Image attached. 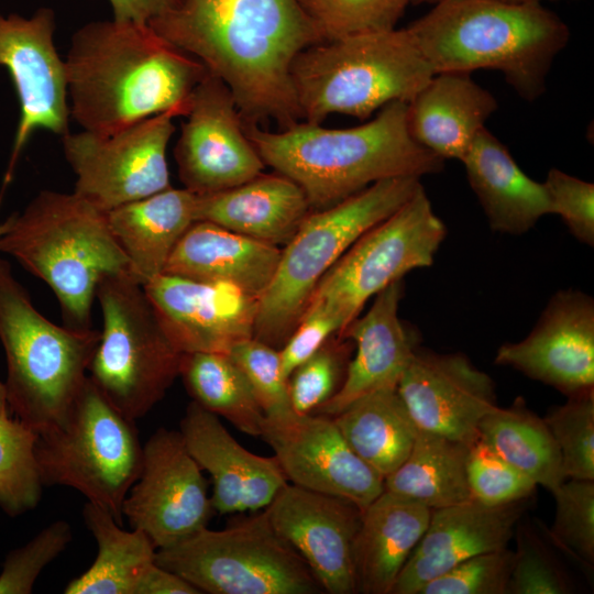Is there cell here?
<instances>
[{
    "instance_id": "obj_12",
    "label": "cell",
    "mask_w": 594,
    "mask_h": 594,
    "mask_svg": "<svg viewBox=\"0 0 594 594\" xmlns=\"http://www.w3.org/2000/svg\"><path fill=\"white\" fill-rule=\"evenodd\" d=\"M446 234L421 185L351 245L317 284L308 305L331 310L344 329L371 297L410 271L430 266Z\"/></svg>"
},
{
    "instance_id": "obj_32",
    "label": "cell",
    "mask_w": 594,
    "mask_h": 594,
    "mask_svg": "<svg viewBox=\"0 0 594 594\" xmlns=\"http://www.w3.org/2000/svg\"><path fill=\"white\" fill-rule=\"evenodd\" d=\"M332 418L355 454L383 479L406 460L419 431L397 388L371 392Z\"/></svg>"
},
{
    "instance_id": "obj_11",
    "label": "cell",
    "mask_w": 594,
    "mask_h": 594,
    "mask_svg": "<svg viewBox=\"0 0 594 594\" xmlns=\"http://www.w3.org/2000/svg\"><path fill=\"white\" fill-rule=\"evenodd\" d=\"M155 561L200 593L323 592L302 558L274 530L265 512L221 530L204 527L156 549Z\"/></svg>"
},
{
    "instance_id": "obj_16",
    "label": "cell",
    "mask_w": 594,
    "mask_h": 594,
    "mask_svg": "<svg viewBox=\"0 0 594 594\" xmlns=\"http://www.w3.org/2000/svg\"><path fill=\"white\" fill-rule=\"evenodd\" d=\"M55 13L38 9L31 18L0 11V67L8 70L20 103V120L4 183H9L26 143L38 129L69 132L65 61L54 45Z\"/></svg>"
},
{
    "instance_id": "obj_17",
    "label": "cell",
    "mask_w": 594,
    "mask_h": 594,
    "mask_svg": "<svg viewBox=\"0 0 594 594\" xmlns=\"http://www.w3.org/2000/svg\"><path fill=\"white\" fill-rule=\"evenodd\" d=\"M260 437L294 485L346 499L362 512L384 491V479L355 454L332 417H265Z\"/></svg>"
},
{
    "instance_id": "obj_5",
    "label": "cell",
    "mask_w": 594,
    "mask_h": 594,
    "mask_svg": "<svg viewBox=\"0 0 594 594\" xmlns=\"http://www.w3.org/2000/svg\"><path fill=\"white\" fill-rule=\"evenodd\" d=\"M0 252L44 280L58 299L64 324L78 330L92 328L101 278L129 272L106 212L75 193L42 190L0 224Z\"/></svg>"
},
{
    "instance_id": "obj_50",
    "label": "cell",
    "mask_w": 594,
    "mask_h": 594,
    "mask_svg": "<svg viewBox=\"0 0 594 594\" xmlns=\"http://www.w3.org/2000/svg\"><path fill=\"white\" fill-rule=\"evenodd\" d=\"M8 403L4 383L0 382V413H8Z\"/></svg>"
},
{
    "instance_id": "obj_10",
    "label": "cell",
    "mask_w": 594,
    "mask_h": 594,
    "mask_svg": "<svg viewBox=\"0 0 594 594\" xmlns=\"http://www.w3.org/2000/svg\"><path fill=\"white\" fill-rule=\"evenodd\" d=\"M35 454L44 486L72 487L122 525L143 446L135 420L114 408L89 376L66 417L38 433Z\"/></svg>"
},
{
    "instance_id": "obj_42",
    "label": "cell",
    "mask_w": 594,
    "mask_h": 594,
    "mask_svg": "<svg viewBox=\"0 0 594 594\" xmlns=\"http://www.w3.org/2000/svg\"><path fill=\"white\" fill-rule=\"evenodd\" d=\"M466 477L472 498L488 506L527 499L537 486L480 438L469 444Z\"/></svg>"
},
{
    "instance_id": "obj_13",
    "label": "cell",
    "mask_w": 594,
    "mask_h": 594,
    "mask_svg": "<svg viewBox=\"0 0 594 594\" xmlns=\"http://www.w3.org/2000/svg\"><path fill=\"white\" fill-rule=\"evenodd\" d=\"M176 117L167 111L111 134L84 130L62 136L77 177L74 193L108 212L170 188L166 152Z\"/></svg>"
},
{
    "instance_id": "obj_45",
    "label": "cell",
    "mask_w": 594,
    "mask_h": 594,
    "mask_svg": "<svg viewBox=\"0 0 594 594\" xmlns=\"http://www.w3.org/2000/svg\"><path fill=\"white\" fill-rule=\"evenodd\" d=\"M514 560L508 548L473 556L425 584L418 594H507Z\"/></svg>"
},
{
    "instance_id": "obj_27",
    "label": "cell",
    "mask_w": 594,
    "mask_h": 594,
    "mask_svg": "<svg viewBox=\"0 0 594 594\" xmlns=\"http://www.w3.org/2000/svg\"><path fill=\"white\" fill-rule=\"evenodd\" d=\"M497 100L469 73L433 77L408 102V129L414 140L441 157L462 161Z\"/></svg>"
},
{
    "instance_id": "obj_9",
    "label": "cell",
    "mask_w": 594,
    "mask_h": 594,
    "mask_svg": "<svg viewBox=\"0 0 594 594\" xmlns=\"http://www.w3.org/2000/svg\"><path fill=\"white\" fill-rule=\"evenodd\" d=\"M100 340L88 376L125 417H144L179 376L183 353L164 332L145 290L129 272L108 274L97 287Z\"/></svg>"
},
{
    "instance_id": "obj_33",
    "label": "cell",
    "mask_w": 594,
    "mask_h": 594,
    "mask_svg": "<svg viewBox=\"0 0 594 594\" xmlns=\"http://www.w3.org/2000/svg\"><path fill=\"white\" fill-rule=\"evenodd\" d=\"M469 444L419 430L406 460L384 479V490L430 509L472 498L466 477Z\"/></svg>"
},
{
    "instance_id": "obj_18",
    "label": "cell",
    "mask_w": 594,
    "mask_h": 594,
    "mask_svg": "<svg viewBox=\"0 0 594 594\" xmlns=\"http://www.w3.org/2000/svg\"><path fill=\"white\" fill-rule=\"evenodd\" d=\"M264 512L323 592L356 593L353 551L363 512L355 504L287 483Z\"/></svg>"
},
{
    "instance_id": "obj_52",
    "label": "cell",
    "mask_w": 594,
    "mask_h": 594,
    "mask_svg": "<svg viewBox=\"0 0 594 594\" xmlns=\"http://www.w3.org/2000/svg\"><path fill=\"white\" fill-rule=\"evenodd\" d=\"M440 0H409V3L421 4V3H437Z\"/></svg>"
},
{
    "instance_id": "obj_22",
    "label": "cell",
    "mask_w": 594,
    "mask_h": 594,
    "mask_svg": "<svg viewBox=\"0 0 594 594\" xmlns=\"http://www.w3.org/2000/svg\"><path fill=\"white\" fill-rule=\"evenodd\" d=\"M525 502L488 506L470 499L432 509L428 527L398 574L392 594H418L425 584L458 563L507 548Z\"/></svg>"
},
{
    "instance_id": "obj_15",
    "label": "cell",
    "mask_w": 594,
    "mask_h": 594,
    "mask_svg": "<svg viewBox=\"0 0 594 594\" xmlns=\"http://www.w3.org/2000/svg\"><path fill=\"white\" fill-rule=\"evenodd\" d=\"M174 156L184 188L204 195L241 185L265 164L227 85L207 72L193 90Z\"/></svg>"
},
{
    "instance_id": "obj_30",
    "label": "cell",
    "mask_w": 594,
    "mask_h": 594,
    "mask_svg": "<svg viewBox=\"0 0 594 594\" xmlns=\"http://www.w3.org/2000/svg\"><path fill=\"white\" fill-rule=\"evenodd\" d=\"M195 208L196 194L170 187L106 212L129 274L139 284L164 273L176 244L196 221Z\"/></svg>"
},
{
    "instance_id": "obj_35",
    "label": "cell",
    "mask_w": 594,
    "mask_h": 594,
    "mask_svg": "<svg viewBox=\"0 0 594 594\" xmlns=\"http://www.w3.org/2000/svg\"><path fill=\"white\" fill-rule=\"evenodd\" d=\"M193 402L227 419L241 432L260 437L265 415L240 367L227 353H183L179 366Z\"/></svg>"
},
{
    "instance_id": "obj_36",
    "label": "cell",
    "mask_w": 594,
    "mask_h": 594,
    "mask_svg": "<svg viewBox=\"0 0 594 594\" xmlns=\"http://www.w3.org/2000/svg\"><path fill=\"white\" fill-rule=\"evenodd\" d=\"M38 433L8 413H0V508L10 517L33 510L43 481L35 454Z\"/></svg>"
},
{
    "instance_id": "obj_47",
    "label": "cell",
    "mask_w": 594,
    "mask_h": 594,
    "mask_svg": "<svg viewBox=\"0 0 594 594\" xmlns=\"http://www.w3.org/2000/svg\"><path fill=\"white\" fill-rule=\"evenodd\" d=\"M342 329L341 320L331 310L320 305H308L293 333L278 349L285 377L288 380L297 366Z\"/></svg>"
},
{
    "instance_id": "obj_43",
    "label": "cell",
    "mask_w": 594,
    "mask_h": 594,
    "mask_svg": "<svg viewBox=\"0 0 594 594\" xmlns=\"http://www.w3.org/2000/svg\"><path fill=\"white\" fill-rule=\"evenodd\" d=\"M228 354L245 375L265 417L293 411L278 349L251 338L233 346Z\"/></svg>"
},
{
    "instance_id": "obj_26",
    "label": "cell",
    "mask_w": 594,
    "mask_h": 594,
    "mask_svg": "<svg viewBox=\"0 0 594 594\" xmlns=\"http://www.w3.org/2000/svg\"><path fill=\"white\" fill-rule=\"evenodd\" d=\"M311 212L302 189L279 174H260L235 187L196 195L195 220L278 246Z\"/></svg>"
},
{
    "instance_id": "obj_23",
    "label": "cell",
    "mask_w": 594,
    "mask_h": 594,
    "mask_svg": "<svg viewBox=\"0 0 594 594\" xmlns=\"http://www.w3.org/2000/svg\"><path fill=\"white\" fill-rule=\"evenodd\" d=\"M187 450L212 480L210 496L220 514L264 509L288 481L276 458L243 448L219 417L191 402L180 420Z\"/></svg>"
},
{
    "instance_id": "obj_44",
    "label": "cell",
    "mask_w": 594,
    "mask_h": 594,
    "mask_svg": "<svg viewBox=\"0 0 594 594\" xmlns=\"http://www.w3.org/2000/svg\"><path fill=\"white\" fill-rule=\"evenodd\" d=\"M72 539L70 525L58 519L24 546L11 550L2 564L0 594L32 593L40 573L67 548Z\"/></svg>"
},
{
    "instance_id": "obj_29",
    "label": "cell",
    "mask_w": 594,
    "mask_h": 594,
    "mask_svg": "<svg viewBox=\"0 0 594 594\" xmlns=\"http://www.w3.org/2000/svg\"><path fill=\"white\" fill-rule=\"evenodd\" d=\"M461 162L494 231L520 235L542 216L551 213L543 183L527 176L507 147L486 128Z\"/></svg>"
},
{
    "instance_id": "obj_8",
    "label": "cell",
    "mask_w": 594,
    "mask_h": 594,
    "mask_svg": "<svg viewBox=\"0 0 594 594\" xmlns=\"http://www.w3.org/2000/svg\"><path fill=\"white\" fill-rule=\"evenodd\" d=\"M420 186L419 177L387 178L331 207L311 211L280 250L275 275L258 299L253 338L280 349L323 275L361 235L394 213Z\"/></svg>"
},
{
    "instance_id": "obj_46",
    "label": "cell",
    "mask_w": 594,
    "mask_h": 594,
    "mask_svg": "<svg viewBox=\"0 0 594 594\" xmlns=\"http://www.w3.org/2000/svg\"><path fill=\"white\" fill-rule=\"evenodd\" d=\"M551 213L559 215L580 242L594 244V185L558 168H551L543 182Z\"/></svg>"
},
{
    "instance_id": "obj_1",
    "label": "cell",
    "mask_w": 594,
    "mask_h": 594,
    "mask_svg": "<svg viewBox=\"0 0 594 594\" xmlns=\"http://www.w3.org/2000/svg\"><path fill=\"white\" fill-rule=\"evenodd\" d=\"M148 25L227 85L244 123L302 121L292 66L321 40L297 0H182Z\"/></svg>"
},
{
    "instance_id": "obj_31",
    "label": "cell",
    "mask_w": 594,
    "mask_h": 594,
    "mask_svg": "<svg viewBox=\"0 0 594 594\" xmlns=\"http://www.w3.org/2000/svg\"><path fill=\"white\" fill-rule=\"evenodd\" d=\"M82 518L95 537L98 553L82 574L64 588L66 594H138L139 587L156 564V547L141 529L131 531L103 507L87 502Z\"/></svg>"
},
{
    "instance_id": "obj_19",
    "label": "cell",
    "mask_w": 594,
    "mask_h": 594,
    "mask_svg": "<svg viewBox=\"0 0 594 594\" xmlns=\"http://www.w3.org/2000/svg\"><path fill=\"white\" fill-rule=\"evenodd\" d=\"M156 317L182 353H229L254 336L258 298L228 283L161 274L143 285Z\"/></svg>"
},
{
    "instance_id": "obj_41",
    "label": "cell",
    "mask_w": 594,
    "mask_h": 594,
    "mask_svg": "<svg viewBox=\"0 0 594 594\" xmlns=\"http://www.w3.org/2000/svg\"><path fill=\"white\" fill-rule=\"evenodd\" d=\"M515 560L507 594H569L572 582L543 539L528 521L517 524Z\"/></svg>"
},
{
    "instance_id": "obj_38",
    "label": "cell",
    "mask_w": 594,
    "mask_h": 594,
    "mask_svg": "<svg viewBox=\"0 0 594 594\" xmlns=\"http://www.w3.org/2000/svg\"><path fill=\"white\" fill-rule=\"evenodd\" d=\"M556 502L551 527H541L552 544L569 554L583 569L594 564V481L563 482L552 492Z\"/></svg>"
},
{
    "instance_id": "obj_6",
    "label": "cell",
    "mask_w": 594,
    "mask_h": 594,
    "mask_svg": "<svg viewBox=\"0 0 594 594\" xmlns=\"http://www.w3.org/2000/svg\"><path fill=\"white\" fill-rule=\"evenodd\" d=\"M435 70L408 28L360 34L305 48L292 66L301 120L330 114L360 120L394 102H409Z\"/></svg>"
},
{
    "instance_id": "obj_24",
    "label": "cell",
    "mask_w": 594,
    "mask_h": 594,
    "mask_svg": "<svg viewBox=\"0 0 594 594\" xmlns=\"http://www.w3.org/2000/svg\"><path fill=\"white\" fill-rule=\"evenodd\" d=\"M404 282H393L375 295L363 316L354 318L339 336L355 348L337 394L314 414L333 417L358 398L382 388H397L419 348V338L398 316Z\"/></svg>"
},
{
    "instance_id": "obj_7",
    "label": "cell",
    "mask_w": 594,
    "mask_h": 594,
    "mask_svg": "<svg viewBox=\"0 0 594 594\" xmlns=\"http://www.w3.org/2000/svg\"><path fill=\"white\" fill-rule=\"evenodd\" d=\"M100 331L57 326L33 305L0 256V342L7 358L9 411L35 432L58 425L87 378Z\"/></svg>"
},
{
    "instance_id": "obj_51",
    "label": "cell",
    "mask_w": 594,
    "mask_h": 594,
    "mask_svg": "<svg viewBox=\"0 0 594 594\" xmlns=\"http://www.w3.org/2000/svg\"><path fill=\"white\" fill-rule=\"evenodd\" d=\"M501 1L521 4V3H541L544 0H501Z\"/></svg>"
},
{
    "instance_id": "obj_49",
    "label": "cell",
    "mask_w": 594,
    "mask_h": 594,
    "mask_svg": "<svg viewBox=\"0 0 594 594\" xmlns=\"http://www.w3.org/2000/svg\"><path fill=\"white\" fill-rule=\"evenodd\" d=\"M200 592L182 576L157 563L142 581L138 594H199Z\"/></svg>"
},
{
    "instance_id": "obj_25",
    "label": "cell",
    "mask_w": 594,
    "mask_h": 594,
    "mask_svg": "<svg viewBox=\"0 0 594 594\" xmlns=\"http://www.w3.org/2000/svg\"><path fill=\"white\" fill-rule=\"evenodd\" d=\"M278 246L208 221H195L173 250L163 274L228 283L260 299L280 257Z\"/></svg>"
},
{
    "instance_id": "obj_4",
    "label": "cell",
    "mask_w": 594,
    "mask_h": 594,
    "mask_svg": "<svg viewBox=\"0 0 594 594\" xmlns=\"http://www.w3.org/2000/svg\"><path fill=\"white\" fill-rule=\"evenodd\" d=\"M408 29L436 74L498 70L527 101L546 91L570 38L565 22L541 3L501 0H440Z\"/></svg>"
},
{
    "instance_id": "obj_37",
    "label": "cell",
    "mask_w": 594,
    "mask_h": 594,
    "mask_svg": "<svg viewBox=\"0 0 594 594\" xmlns=\"http://www.w3.org/2000/svg\"><path fill=\"white\" fill-rule=\"evenodd\" d=\"M321 42L396 28L409 0H297Z\"/></svg>"
},
{
    "instance_id": "obj_40",
    "label": "cell",
    "mask_w": 594,
    "mask_h": 594,
    "mask_svg": "<svg viewBox=\"0 0 594 594\" xmlns=\"http://www.w3.org/2000/svg\"><path fill=\"white\" fill-rule=\"evenodd\" d=\"M353 343L331 337L288 377L290 406L298 415L314 414L340 389L351 360Z\"/></svg>"
},
{
    "instance_id": "obj_39",
    "label": "cell",
    "mask_w": 594,
    "mask_h": 594,
    "mask_svg": "<svg viewBox=\"0 0 594 594\" xmlns=\"http://www.w3.org/2000/svg\"><path fill=\"white\" fill-rule=\"evenodd\" d=\"M543 420L560 451L565 479L594 481V391L568 397Z\"/></svg>"
},
{
    "instance_id": "obj_21",
    "label": "cell",
    "mask_w": 594,
    "mask_h": 594,
    "mask_svg": "<svg viewBox=\"0 0 594 594\" xmlns=\"http://www.w3.org/2000/svg\"><path fill=\"white\" fill-rule=\"evenodd\" d=\"M495 364L510 366L568 397L594 391V301L579 290H560L530 333L505 343Z\"/></svg>"
},
{
    "instance_id": "obj_28",
    "label": "cell",
    "mask_w": 594,
    "mask_h": 594,
    "mask_svg": "<svg viewBox=\"0 0 594 594\" xmlns=\"http://www.w3.org/2000/svg\"><path fill=\"white\" fill-rule=\"evenodd\" d=\"M432 509L384 490L362 513L354 541L356 593L392 594L395 581L426 531Z\"/></svg>"
},
{
    "instance_id": "obj_3",
    "label": "cell",
    "mask_w": 594,
    "mask_h": 594,
    "mask_svg": "<svg viewBox=\"0 0 594 594\" xmlns=\"http://www.w3.org/2000/svg\"><path fill=\"white\" fill-rule=\"evenodd\" d=\"M407 116L408 103L394 101L352 128L299 121L278 131L244 123V130L264 164L295 182L316 211L383 179L442 170L444 160L414 140Z\"/></svg>"
},
{
    "instance_id": "obj_20",
    "label": "cell",
    "mask_w": 594,
    "mask_h": 594,
    "mask_svg": "<svg viewBox=\"0 0 594 594\" xmlns=\"http://www.w3.org/2000/svg\"><path fill=\"white\" fill-rule=\"evenodd\" d=\"M397 392L419 430L466 444L479 438L482 419L495 410V384L462 353L418 348Z\"/></svg>"
},
{
    "instance_id": "obj_34",
    "label": "cell",
    "mask_w": 594,
    "mask_h": 594,
    "mask_svg": "<svg viewBox=\"0 0 594 594\" xmlns=\"http://www.w3.org/2000/svg\"><path fill=\"white\" fill-rule=\"evenodd\" d=\"M479 438L510 466L552 492L566 479L558 446L543 418L518 397L497 407L479 426Z\"/></svg>"
},
{
    "instance_id": "obj_48",
    "label": "cell",
    "mask_w": 594,
    "mask_h": 594,
    "mask_svg": "<svg viewBox=\"0 0 594 594\" xmlns=\"http://www.w3.org/2000/svg\"><path fill=\"white\" fill-rule=\"evenodd\" d=\"M113 19L150 24L175 9L182 0H109Z\"/></svg>"
},
{
    "instance_id": "obj_2",
    "label": "cell",
    "mask_w": 594,
    "mask_h": 594,
    "mask_svg": "<svg viewBox=\"0 0 594 594\" xmlns=\"http://www.w3.org/2000/svg\"><path fill=\"white\" fill-rule=\"evenodd\" d=\"M65 66L70 117L98 134L167 111L185 117L193 90L208 72L148 24L116 19L78 29Z\"/></svg>"
},
{
    "instance_id": "obj_14",
    "label": "cell",
    "mask_w": 594,
    "mask_h": 594,
    "mask_svg": "<svg viewBox=\"0 0 594 594\" xmlns=\"http://www.w3.org/2000/svg\"><path fill=\"white\" fill-rule=\"evenodd\" d=\"M213 512L202 470L180 432L157 429L143 446L140 475L122 505L130 526L160 549L207 527Z\"/></svg>"
}]
</instances>
